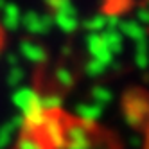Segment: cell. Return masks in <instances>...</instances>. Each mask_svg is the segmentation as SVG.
I'll list each match as a JSON object with an SVG mask.
<instances>
[{
	"label": "cell",
	"mask_w": 149,
	"mask_h": 149,
	"mask_svg": "<svg viewBox=\"0 0 149 149\" xmlns=\"http://www.w3.org/2000/svg\"><path fill=\"white\" fill-rule=\"evenodd\" d=\"M127 111L140 135V149H149V97L144 93L131 95L127 99Z\"/></svg>",
	"instance_id": "obj_1"
},
{
	"label": "cell",
	"mask_w": 149,
	"mask_h": 149,
	"mask_svg": "<svg viewBox=\"0 0 149 149\" xmlns=\"http://www.w3.org/2000/svg\"><path fill=\"white\" fill-rule=\"evenodd\" d=\"M6 41H7V33H6L2 22H0V54H2L4 49H6Z\"/></svg>",
	"instance_id": "obj_2"
},
{
	"label": "cell",
	"mask_w": 149,
	"mask_h": 149,
	"mask_svg": "<svg viewBox=\"0 0 149 149\" xmlns=\"http://www.w3.org/2000/svg\"><path fill=\"white\" fill-rule=\"evenodd\" d=\"M47 4H50V6H54V7H58V6H61L65 0H45Z\"/></svg>",
	"instance_id": "obj_3"
}]
</instances>
